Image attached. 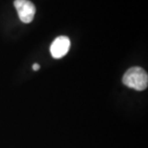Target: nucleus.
Returning a JSON list of instances; mask_svg holds the SVG:
<instances>
[{"mask_svg": "<svg viewBox=\"0 0 148 148\" xmlns=\"http://www.w3.org/2000/svg\"><path fill=\"white\" fill-rule=\"evenodd\" d=\"M70 45L71 43L69 37L64 36L57 37L50 46V53L52 57L56 59L63 58L69 52Z\"/></svg>", "mask_w": 148, "mask_h": 148, "instance_id": "7ed1b4c3", "label": "nucleus"}, {"mask_svg": "<svg viewBox=\"0 0 148 148\" xmlns=\"http://www.w3.org/2000/svg\"><path fill=\"white\" fill-rule=\"evenodd\" d=\"M123 83L129 88L142 91L147 88L148 75L141 67H132L123 75Z\"/></svg>", "mask_w": 148, "mask_h": 148, "instance_id": "f257e3e1", "label": "nucleus"}, {"mask_svg": "<svg viewBox=\"0 0 148 148\" xmlns=\"http://www.w3.org/2000/svg\"><path fill=\"white\" fill-rule=\"evenodd\" d=\"M14 6L20 20L23 23L32 22L36 13V7L33 3L30 0H15Z\"/></svg>", "mask_w": 148, "mask_h": 148, "instance_id": "f03ea898", "label": "nucleus"}, {"mask_svg": "<svg viewBox=\"0 0 148 148\" xmlns=\"http://www.w3.org/2000/svg\"><path fill=\"white\" fill-rule=\"evenodd\" d=\"M40 69V66L38 64H33V66H32V69H33L34 71H37V70H39Z\"/></svg>", "mask_w": 148, "mask_h": 148, "instance_id": "20e7f679", "label": "nucleus"}]
</instances>
